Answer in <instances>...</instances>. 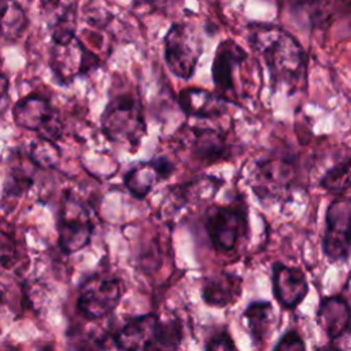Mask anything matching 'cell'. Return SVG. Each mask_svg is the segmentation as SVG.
<instances>
[{
    "instance_id": "cell-25",
    "label": "cell",
    "mask_w": 351,
    "mask_h": 351,
    "mask_svg": "<svg viewBox=\"0 0 351 351\" xmlns=\"http://www.w3.org/2000/svg\"><path fill=\"white\" fill-rule=\"evenodd\" d=\"M62 158V151L56 143L37 138L32 143L29 151V159L32 163L41 169H55Z\"/></svg>"
},
{
    "instance_id": "cell-7",
    "label": "cell",
    "mask_w": 351,
    "mask_h": 351,
    "mask_svg": "<svg viewBox=\"0 0 351 351\" xmlns=\"http://www.w3.org/2000/svg\"><path fill=\"white\" fill-rule=\"evenodd\" d=\"M58 241L64 254H74L86 247L92 239L95 222L88 206L75 196L67 195L59 208Z\"/></svg>"
},
{
    "instance_id": "cell-4",
    "label": "cell",
    "mask_w": 351,
    "mask_h": 351,
    "mask_svg": "<svg viewBox=\"0 0 351 351\" xmlns=\"http://www.w3.org/2000/svg\"><path fill=\"white\" fill-rule=\"evenodd\" d=\"M202 225L211 247L217 252H233L248 233V208L239 200L208 206Z\"/></svg>"
},
{
    "instance_id": "cell-16",
    "label": "cell",
    "mask_w": 351,
    "mask_h": 351,
    "mask_svg": "<svg viewBox=\"0 0 351 351\" xmlns=\"http://www.w3.org/2000/svg\"><path fill=\"white\" fill-rule=\"evenodd\" d=\"M223 184L222 178L214 176H199L182 184L169 188V195L165 199L163 210L171 214H177L181 208L189 204L213 199Z\"/></svg>"
},
{
    "instance_id": "cell-8",
    "label": "cell",
    "mask_w": 351,
    "mask_h": 351,
    "mask_svg": "<svg viewBox=\"0 0 351 351\" xmlns=\"http://www.w3.org/2000/svg\"><path fill=\"white\" fill-rule=\"evenodd\" d=\"M122 295L123 282L118 277L95 273L81 284L77 308L86 319H101L117 308Z\"/></svg>"
},
{
    "instance_id": "cell-29",
    "label": "cell",
    "mask_w": 351,
    "mask_h": 351,
    "mask_svg": "<svg viewBox=\"0 0 351 351\" xmlns=\"http://www.w3.org/2000/svg\"><path fill=\"white\" fill-rule=\"evenodd\" d=\"M10 103V81L8 77L0 70V112H3Z\"/></svg>"
},
{
    "instance_id": "cell-19",
    "label": "cell",
    "mask_w": 351,
    "mask_h": 351,
    "mask_svg": "<svg viewBox=\"0 0 351 351\" xmlns=\"http://www.w3.org/2000/svg\"><path fill=\"white\" fill-rule=\"evenodd\" d=\"M317 321L329 339H337L351 332V310L341 295L321 299L317 310Z\"/></svg>"
},
{
    "instance_id": "cell-20",
    "label": "cell",
    "mask_w": 351,
    "mask_h": 351,
    "mask_svg": "<svg viewBox=\"0 0 351 351\" xmlns=\"http://www.w3.org/2000/svg\"><path fill=\"white\" fill-rule=\"evenodd\" d=\"M47 26L52 44H66L75 38L77 4L75 3H48L44 5Z\"/></svg>"
},
{
    "instance_id": "cell-13",
    "label": "cell",
    "mask_w": 351,
    "mask_h": 351,
    "mask_svg": "<svg viewBox=\"0 0 351 351\" xmlns=\"http://www.w3.org/2000/svg\"><path fill=\"white\" fill-rule=\"evenodd\" d=\"M180 132V147L197 166H210L226 159L230 154L225 134L215 129L185 126Z\"/></svg>"
},
{
    "instance_id": "cell-21",
    "label": "cell",
    "mask_w": 351,
    "mask_h": 351,
    "mask_svg": "<svg viewBox=\"0 0 351 351\" xmlns=\"http://www.w3.org/2000/svg\"><path fill=\"white\" fill-rule=\"evenodd\" d=\"M243 318L255 346H262L271 336L277 324L273 304L267 300L251 302L245 307Z\"/></svg>"
},
{
    "instance_id": "cell-15",
    "label": "cell",
    "mask_w": 351,
    "mask_h": 351,
    "mask_svg": "<svg viewBox=\"0 0 351 351\" xmlns=\"http://www.w3.org/2000/svg\"><path fill=\"white\" fill-rule=\"evenodd\" d=\"M176 170V165L165 155L133 166L123 177L126 189L136 197L144 199L158 184L169 180Z\"/></svg>"
},
{
    "instance_id": "cell-14",
    "label": "cell",
    "mask_w": 351,
    "mask_h": 351,
    "mask_svg": "<svg viewBox=\"0 0 351 351\" xmlns=\"http://www.w3.org/2000/svg\"><path fill=\"white\" fill-rule=\"evenodd\" d=\"M271 289L281 307L293 310L307 296L308 281L300 267L274 262L271 265Z\"/></svg>"
},
{
    "instance_id": "cell-30",
    "label": "cell",
    "mask_w": 351,
    "mask_h": 351,
    "mask_svg": "<svg viewBox=\"0 0 351 351\" xmlns=\"http://www.w3.org/2000/svg\"><path fill=\"white\" fill-rule=\"evenodd\" d=\"M340 295L344 298V300L347 302V304H348V307H350V310H351V273L348 274V277H347V280H346V282H344V287H343V291H341Z\"/></svg>"
},
{
    "instance_id": "cell-1",
    "label": "cell",
    "mask_w": 351,
    "mask_h": 351,
    "mask_svg": "<svg viewBox=\"0 0 351 351\" xmlns=\"http://www.w3.org/2000/svg\"><path fill=\"white\" fill-rule=\"evenodd\" d=\"M248 43L259 53L267 67L274 90L284 89L288 95L307 86V55L298 38L273 23H251Z\"/></svg>"
},
{
    "instance_id": "cell-23",
    "label": "cell",
    "mask_w": 351,
    "mask_h": 351,
    "mask_svg": "<svg viewBox=\"0 0 351 351\" xmlns=\"http://www.w3.org/2000/svg\"><path fill=\"white\" fill-rule=\"evenodd\" d=\"M33 185V173L26 165L12 163L8 167V174L4 182V199H18L26 193Z\"/></svg>"
},
{
    "instance_id": "cell-9",
    "label": "cell",
    "mask_w": 351,
    "mask_h": 351,
    "mask_svg": "<svg viewBox=\"0 0 351 351\" xmlns=\"http://www.w3.org/2000/svg\"><path fill=\"white\" fill-rule=\"evenodd\" d=\"M12 118L19 128L36 132L40 138L53 143L63 133L59 112L47 97L38 93H30L18 100L12 107Z\"/></svg>"
},
{
    "instance_id": "cell-12",
    "label": "cell",
    "mask_w": 351,
    "mask_h": 351,
    "mask_svg": "<svg viewBox=\"0 0 351 351\" xmlns=\"http://www.w3.org/2000/svg\"><path fill=\"white\" fill-rule=\"evenodd\" d=\"M248 60L247 51L232 38L219 41L211 64V77L217 88V93L228 103H239L237 78Z\"/></svg>"
},
{
    "instance_id": "cell-31",
    "label": "cell",
    "mask_w": 351,
    "mask_h": 351,
    "mask_svg": "<svg viewBox=\"0 0 351 351\" xmlns=\"http://www.w3.org/2000/svg\"><path fill=\"white\" fill-rule=\"evenodd\" d=\"M317 351H343V350L336 347V346H333V344H326V346L319 347Z\"/></svg>"
},
{
    "instance_id": "cell-32",
    "label": "cell",
    "mask_w": 351,
    "mask_h": 351,
    "mask_svg": "<svg viewBox=\"0 0 351 351\" xmlns=\"http://www.w3.org/2000/svg\"><path fill=\"white\" fill-rule=\"evenodd\" d=\"M1 302H3V292H1V289H0V304H1Z\"/></svg>"
},
{
    "instance_id": "cell-5",
    "label": "cell",
    "mask_w": 351,
    "mask_h": 351,
    "mask_svg": "<svg viewBox=\"0 0 351 351\" xmlns=\"http://www.w3.org/2000/svg\"><path fill=\"white\" fill-rule=\"evenodd\" d=\"M298 177V163L293 158L271 155L256 162L250 185L259 200L280 202L291 195Z\"/></svg>"
},
{
    "instance_id": "cell-24",
    "label": "cell",
    "mask_w": 351,
    "mask_h": 351,
    "mask_svg": "<svg viewBox=\"0 0 351 351\" xmlns=\"http://www.w3.org/2000/svg\"><path fill=\"white\" fill-rule=\"evenodd\" d=\"M319 186L335 193H341L351 188V156L328 169L319 180Z\"/></svg>"
},
{
    "instance_id": "cell-28",
    "label": "cell",
    "mask_w": 351,
    "mask_h": 351,
    "mask_svg": "<svg viewBox=\"0 0 351 351\" xmlns=\"http://www.w3.org/2000/svg\"><path fill=\"white\" fill-rule=\"evenodd\" d=\"M204 351H239V348L228 332H219L208 339Z\"/></svg>"
},
{
    "instance_id": "cell-27",
    "label": "cell",
    "mask_w": 351,
    "mask_h": 351,
    "mask_svg": "<svg viewBox=\"0 0 351 351\" xmlns=\"http://www.w3.org/2000/svg\"><path fill=\"white\" fill-rule=\"evenodd\" d=\"M273 351H307L306 343L296 330H287L276 343Z\"/></svg>"
},
{
    "instance_id": "cell-17",
    "label": "cell",
    "mask_w": 351,
    "mask_h": 351,
    "mask_svg": "<svg viewBox=\"0 0 351 351\" xmlns=\"http://www.w3.org/2000/svg\"><path fill=\"white\" fill-rule=\"evenodd\" d=\"M177 100L184 114L195 118L213 119L223 115L228 110V101L217 92L203 88H185L180 90Z\"/></svg>"
},
{
    "instance_id": "cell-26",
    "label": "cell",
    "mask_w": 351,
    "mask_h": 351,
    "mask_svg": "<svg viewBox=\"0 0 351 351\" xmlns=\"http://www.w3.org/2000/svg\"><path fill=\"white\" fill-rule=\"evenodd\" d=\"M16 254L15 240L7 230L0 229V266L11 267L16 259Z\"/></svg>"
},
{
    "instance_id": "cell-11",
    "label": "cell",
    "mask_w": 351,
    "mask_h": 351,
    "mask_svg": "<svg viewBox=\"0 0 351 351\" xmlns=\"http://www.w3.org/2000/svg\"><path fill=\"white\" fill-rule=\"evenodd\" d=\"M100 59L82 41L75 37L66 44H52L49 49V67L60 85H70L75 78L96 70Z\"/></svg>"
},
{
    "instance_id": "cell-6",
    "label": "cell",
    "mask_w": 351,
    "mask_h": 351,
    "mask_svg": "<svg viewBox=\"0 0 351 351\" xmlns=\"http://www.w3.org/2000/svg\"><path fill=\"white\" fill-rule=\"evenodd\" d=\"M165 62L178 78L189 80L203 52V40L197 29L189 22H174L165 38Z\"/></svg>"
},
{
    "instance_id": "cell-10",
    "label": "cell",
    "mask_w": 351,
    "mask_h": 351,
    "mask_svg": "<svg viewBox=\"0 0 351 351\" xmlns=\"http://www.w3.org/2000/svg\"><path fill=\"white\" fill-rule=\"evenodd\" d=\"M324 255L332 263H341L351 254V197L333 199L325 214V230L322 237Z\"/></svg>"
},
{
    "instance_id": "cell-18",
    "label": "cell",
    "mask_w": 351,
    "mask_h": 351,
    "mask_svg": "<svg viewBox=\"0 0 351 351\" xmlns=\"http://www.w3.org/2000/svg\"><path fill=\"white\" fill-rule=\"evenodd\" d=\"M243 280L234 273L221 271L203 280L202 299L213 307H228L234 304L241 295Z\"/></svg>"
},
{
    "instance_id": "cell-2",
    "label": "cell",
    "mask_w": 351,
    "mask_h": 351,
    "mask_svg": "<svg viewBox=\"0 0 351 351\" xmlns=\"http://www.w3.org/2000/svg\"><path fill=\"white\" fill-rule=\"evenodd\" d=\"M181 340V324L162 321L154 313L130 318L115 336L122 351H180Z\"/></svg>"
},
{
    "instance_id": "cell-22",
    "label": "cell",
    "mask_w": 351,
    "mask_h": 351,
    "mask_svg": "<svg viewBox=\"0 0 351 351\" xmlns=\"http://www.w3.org/2000/svg\"><path fill=\"white\" fill-rule=\"evenodd\" d=\"M27 23V15L19 3L0 0V37L16 40L25 32Z\"/></svg>"
},
{
    "instance_id": "cell-3",
    "label": "cell",
    "mask_w": 351,
    "mask_h": 351,
    "mask_svg": "<svg viewBox=\"0 0 351 351\" xmlns=\"http://www.w3.org/2000/svg\"><path fill=\"white\" fill-rule=\"evenodd\" d=\"M100 126L110 141L136 151L147 134L141 100L132 93H119L111 97L101 112Z\"/></svg>"
}]
</instances>
